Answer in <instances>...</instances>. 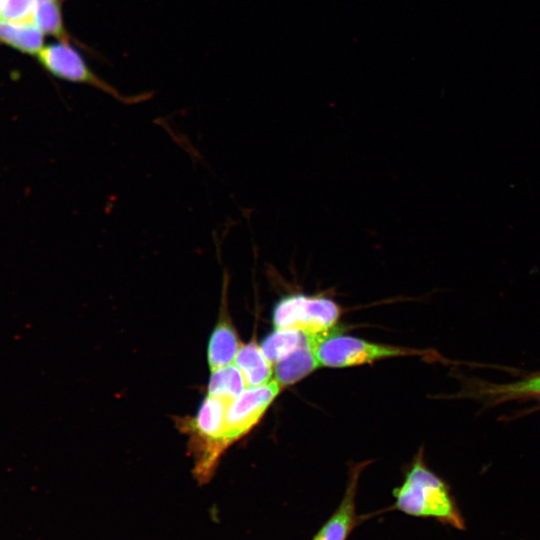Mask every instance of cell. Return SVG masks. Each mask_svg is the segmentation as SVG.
<instances>
[{"instance_id": "10", "label": "cell", "mask_w": 540, "mask_h": 540, "mask_svg": "<svg viewBox=\"0 0 540 540\" xmlns=\"http://www.w3.org/2000/svg\"><path fill=\"white\" fill-rule=\"evenodd\" d=\"M46 35L32 22L0 20V44L35 58Z\"/></svg>"}, {"instance_id": "11", "label": "cell", "mask_w": 540, "mask_h": 540, "mask_svg": "<svg viewBox=\"0 0 540 540\" xmlns=\"http://www.w3.org/2000/svg\"><path fill=\"white\" fill-rule=\"evenodd\" d=\"M234 364L241 371L247 387L259 386L272 380L273 365L255 342L240 346Z\"/></svg>"}, {"instance_id": "13", "label": "cell", "mask_w": 540, "mask_h": 540, "mask_svg": "<svg viewBox=\"0 0 540 540\" xmlns=\"http://www.w3.org/2000/svg\"><path fill=\"white\" fill-rule=\"evenodd\" d=\"M245 386L241 371L235 364H229L212 371L208 395L233 401L244 391Z\"/></svg>"}, {"instance_id": "16", "label": "cell", "mask_w": 540, "mask_h": 540, "mask_svg": "<svg viewBox=\"0 0 540 540\" xmlns=\"http://www.w3.org/2000/svg\"><path fill=\"white\" fill-rule=\"evenodd\" d=\"M7 0H0V20L2 19Z\"/></svg>"}, {"instance_id": "5", "label": "cell", "mask_w": 540, "mask_h": 540, "mask_svg": "<svg viewBox=\"0 0 540 540\" xmlns=\"http://www.w3.org/2000/svg\"><path fill=\"white\" fill-rule=\"evenodd\" d=\"M320 366L343 368L371 363L380 359L421 355L422 352L407 347L383 345L332 331L316 345Z\"/></svg>"}, {"instance_id": "14", "label": "cell", "mask_w": 540, "mask_h": 540, "mask_svg": "<svg viewBox=\"0 0 540 540\" xmlns=\"http://www.w3.org/2000/svg\"><path fill=\"white\" fill-rule=\"evenodd\" d=\"M304 335L295 329H275L262 340L260 347L273 365L297 348Z\"/></svg>"}, {"instance_id": "8", "label": "cell", "mask_w": 540, "mask_h": 540, "mask_svg": "<svg viewBox=\"0 0 540 540\" xmlns=\"http://www.w3.org/2000/svg\"><path fill=\"white\" fill-rule=\"evenodd\" d=\"M362 464L350 472L344 496L332 515L314 535L312 540H347L357 524L356 493Z\"/></svg>"}, {"instance_id": "12", "label": "cell", "mask_w": 540, "mask_h": 540, "mask_svg": "<svg viewBox=\"0 0 540 540\" xmlns=\"http://www.w3.org/2000/svg\"><path fill=\"white\" fill-rule=\"evenodd\" d=\"M237 333L227 319L215 326L208 342L207 359L211 371L229 365L240 348Z\"/></svg>"}, {"instance_id": "3", "label": "cell", "mask_w": 540, "mask_h": 540, "mask_svg": "<svg viewBox=\"0 0 540 540\" xmlns=\"http://www.w3.org/2000/svg\"><path fill=\"white\" fill-rule=\"evenodd\" d=\"M74 43H45L35 56L37 63L51 76L77 84L92 86L124 104H136L150 98L149 93L123 95L117 88L98 76L88 65Z\"/></svg>"}, {"instance_id": "6", "label": "cell", "mask_w": 540, "mask_h": 540, "mask_svg": "<svg viewBox=\"0 0 540 540\" xmlns=\"http://www.w3.org/2000/svg\"><path fill=\"white\" fill-rule=\"evenodd\" d=\"M274 380L247 387L228 406L225 419V439L229 445L247 434L263 417L281 391Z\"/></svg>"}, {"instance_id": "9", "label": "cell", "mask_w": 540, "mask_h": 540, "mask_svg": "<svg viewBox=\"0 0 540 540\" xmlns=\"http://www.w3.org/2000/svg\"><path fill=\"white\" fill-rule=\"evenodd\" d=\"M65 0H36L33 22L46 35L57 41L74 43L89 54L94 51L69 33L63 18Z\"/></svg>"}, {"instance_id": "4", "label": "cell", "mask_w": 540, "mask_h": 540, "mask_svg": "<svg viewBox=\"0 0 540 540\" xmlns=\"http://www.w3.org/2000/svg\"><path fill=\"white\" fill-rule=\"evenodd\" d=\"M341 308L323 295L293 293L281 297L272 311L275 329H295L308 334H325L334 329Z\"/></svg>"}, {"instance_id": "17", "label": "cell", "mask_w": 540, "mask_h": 540, "mask_svg": "<svg viewBox=\"0 0 540 540\" xmlns=\"http://www.w3.org/2000/svg\"><path fill=\"white\" fill-rule=\"evenodd\" d=\"M536 397L540 400V394L536 395Z\"/></svg>"}, {"instance_id": "15", "label": "cell", "mask_w": 540, "mask_h": 540, "mask_svg": "<svg viewBox=\"0 0 540 540\" xmlns=\"http://www.w3.org/2000/svg\"><path fill=\"white\" fill-rule=\"evenodd\" d=\"M481 395L497 402L540 394V373L510 384H490L480 390Z\"/></svg>"}, {"instance_id": "1", "label": "cell", "mask_w": 540, "mask_h": 540, "mask_svg": "<svg viewBox=\"0 0 540 540\" xmlns=\"http://www.w3.org/2000/svg\"><path fill=\"white\" fill-rule=\"evenodd\" d=\"M394 508L406 515L432 518L443 525L464 530L465 519L450 486L417 455L402 484L393 490Z\"/></svg>"}, {"instance_id": "2", "label": "cell", "mask_w": 540, "mask_h": 540, "mask_svg": "<svg viewBox=\"0 0 540 540\" xmlns=\"http://www.w3.org/2000/svg\"><path fill=\"white\" fill-rule=\"evenodd\" d=\"M229 401L208 395L194 418L181 420V428L190 435L194 455V474L201 483L209 481L222 453L229 444L225 439V419Z\"/></svg>"}, {"instance_id": "7", "label": "cell", "mask_w": 540, "mask_h": 540, "mask_svg": "<svg viewBox=\"0 0 540 540\" xmlns=\"http://www.w3.org/2000/svg\"><path fill=\"white\" fill-rule=\"evenodd\" d=\"M329 333H305L297 348L273 364V379L281 387L293 385L320 367L315 353L316 345Z\"/></svg>"}]
</instances>
